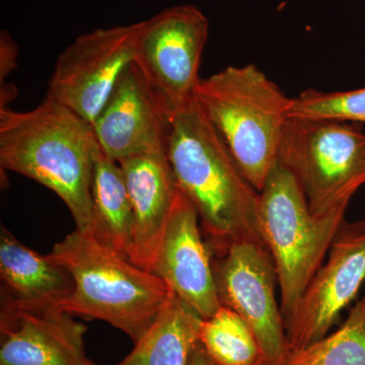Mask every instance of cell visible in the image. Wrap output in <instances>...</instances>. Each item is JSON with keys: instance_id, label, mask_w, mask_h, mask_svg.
<instances>
[{"instance_id": "obj_17", "label": "cell", "mask_w": 365, "mask_h": 365, "mask_svg": "<svg viewBox=\"0 0 365 365\" xmlns=\"http://www.w3.org/2000/svg\"><path fill=\"white\" fill-rule=\"evenodd\" d=\"M93 217L88 234L129 259L133 240V212L119 163L98 150L91 182Z\"/></svg>"}, {"instance_id": "obj_13", "label": "cell", "mask_w": 365, "mask_h": 365, "mask_svg": "<svg viewBox=\"0 0 365 365\" xmlns=\"http://www.w3.org/2000/svg\"><path fill=\"white\" fill-rule=\"evenodd\" d=\"M198 213L191 201L178 191L167 227L150 272L207 319L222 307L216 289L212 257L201 235Z\"/></svg>"}, {"instance_id": "obj_12", "label": "cell", "mask_w": 365, "mask_h": 365, "mask_svg": "<svg viewBox=\"0 0 365 365\" xmlns=\"http://www.w3.org/2000/svg\"><path fill=\"white\" fill-rule=\"evenodd\" d=\"M86 326L57 306L1 299L0 365H85Z\"/></svg>"}, {"instance_id": "obj_9", "label": "cell", "mask_w": 365, "mask_h": 365, "mask_svg": "<svg viewBox=\"0 0 365 365\" xmlns=\"http://www.w3.org/2000/svg\"><path fill=\"white\" fill-rule=\"evenodd\" d=\"M209 21L194 6L163 9L141 21L135 62L173 109L196 98Z\"/></svg>"}, {"instance_id": "obj_7", "label": "cell", "mask_w": 365, "mask_h": 365, "mask_svg": "<svg viewBox=\"0 0 365 365\" xmlns=\"http://www.w3.org/2000/svg\"><path fill=\"white\" fill-rule=\"evenodd\" d=\"M220 304L246 321L256 336L263 365H287L290 350L276 299L277 273L264 242L242 241L212 258Z\"/></svg>"}, {"instance_id": "obj_3", "label": "cell", "mask_w": 365, "mask_h": 365, "mask_svg": "<svg viewBox=\"0 0 365 365\" xmlns=\"http://www.w3.org/2000/svg\"><path fill=\"white\" fill-rule=\"evenodd\" d=\"M48 255L74 282L73 292L57 307L72 316L104 321L133 343L148 331L173 292L157 275L88 232L74 230Z\"/></svg>"}, {"instance_id": "obj_23", "label": "cell", "mask_w": 365, "mask_h": 365, "mask_svg": "<svg viewBox=\"0 0 365 365\" xmlns=\"http://www.w3.org/2000/svg\"><path fill=\"white\" fill-rule=\"evenodd\" d=\"M85 365H97L95 362L91 361L90 359H86Z\"/></svg>"}, {"instance_id": "obj_14", "label": "cell", "mask_w": 365, "mask_h": 365, "mask_svg": "<svg viewBox=\"0 0 365 365\" xmlns=\"http://www.w3.org/2000/svg\"><path fill=\"white\" fill-rule=\"evenodd\" d=\"M119 165L133 212L129 260L150 271L179 189L165 153L136 155Z\"/></svg>"}, {"instance_id": "obj_16", "label": "cell", "mask_w": 365, "mask_h": 365, "mask_svg": "<svg viewBox=\"0 0 365 365\" xmlns=\"http://www.w3.org/2000/svg\"><path fill=\"white\" fill-rule=\"evenodd\" d=\"M202 318L174 292L133 349L117 365H189Z\"/></svg>"}, {"instance_id": "obj_21", "label": "cell", "mask_w": 365, "mask_h": 365, "mask_svg": "<svg viewBox=\"0 0 365 365\" xmlns=\"http://www.w3.org/2000/svg\"><path fill=\"white\" fill-rule=\"evenodd\" d=\"M18 55V47L11 39L9 34L2 31L0 37V79H4L11 73L16 66V58Z\"/></svg>"}, {"instance_id": "obj_5", "label": "cell", "mask_w": 365, "mask_h": 365, "mask_svg": "<svg viewBox=\"0 0 365 365\" xmlns=\"http://www.w3.org/2000/svg\"><path fill=\"white\" fill-rule=\"evenodd\" d=\"M259 194V228L275 265L287 330L345 222L347 208L313 215L294 176L278 163Z\"/></svg>"}, {"instance_id": "obj_20", "label": "cell", "mask_w": 365, "mask_h": 365, "mask_svg": "<svg viewBox=\"0 0 365 365\" xmlns=\"http://www.w3.org/2000/svg\"><path fill=\"white\" fill-rule=\"evenodd\" d=\"M287 118L336 120L365 125V88L333 93L313 88L304 91L292 98Z\"/></svg>"}, {"instance_id": "obj_24", "label": "cell", "mask_w": 365, "mask_h": 365, "mask_svg": "<svg viewBox=\"0 0 365 365\" xmlns=\"http://www.w3.org/2000/svg\"><path fill=\"white\" fill-rule=\"evenodd\" d=\"M208 365H215V364H213L212 362H211L210 360H209Z\"/></svg>"}, {"instance_id": "obj_1", "label": "cell", "mask_w": 365, "mask_h": 365, "mask_svg": "<svg viewBox=\"0 0 365 365\" xmlns=\"http://www.w3.org/2000/svg\"><path fill=\"white\" fill-rule=\"evenodd\" d=\"M178 189L191 201L211 254L264 242L258 190L248 181L197 98L174 108L165 148Z\"/></svg>"}, {"instance_id": "obj_19", "label": "cell", "mask_w": 365, "mask_h": 365, "mask_svg": "<svg viewBox=\"0 0 365 365\" xmlns=\"http://www.w3.org/2000/svg\"><path fill=\"white\" fill-rule=\"evenodd\" d=\"M287 365H365V294L337 331L290 353Z\"/></svg>"}, {"instance_id": "obj_22", "label": "cell", "mask_w": 365, "mask_h": 365, "mask_svg": "<svg viewBox=\"0 0 365 365\" xmlns=\"http://www.w3.org/2000/svg\"><path fill=\"white\" fill-rule=\"evenodd\" d=\"M208 357L203 351L200 344H197L191 353L189 359V365H208Z\"/></svg>"}, {"instance_id": "obj_18", "label": "cell", "mask_w": 365, "mask_h": 365, "mask_svg": "<svg viewBox=\"0 0 365 365\" xmlns=\"http://www.w3.org/2000/svg\"><path fill=\"white\" fill-rule=\"evenodd\" d=\"M198 343L215 365H263L253 331L240 314L227 307L222 306L215 314L202 319Z\"/></svg>"}, {"instance_id": "obj_2", "label": "cell", "mask_w": 365, "mask_h": 365, "mask_svg": "<svg viewBox=\"0 0 365 365\" xmlns=\"http://www.w3.org/2000/svg\"><path fill=\"white\" fill-rule=\"evenodd\" d=\"M100 150L93 125L51 98L26 112L0 108V165L51 190L79 232H90L91 182Z\"/></svg>"}, {"instance_id": "obj_11", "label": "cell", "mask_w": 365, "mask_h": 365, "mask_svg": "<svg viewBox=\"0 0 365 365\" xmlns=\"http://www.w3.org/2000/svg\"><path fill=\"white\" fill-rule=\"evenodd\" d=\"M173 108L136 62L124 72L93 123L101 150L117 163L165 153Z\"/></svg>"}, {"instance_id": "obj_10", "label": "cell", "mask_w": 365, "mask_h": 365, "mask_svg": "<svg viewBox=\"0 0 365 365\" xmlns=\"http://www.w3.org/2000/svg\"><path fill=\"white\" fill-rule=\"evenodd\" d=\"M365 280V222L343 223L328 260L314 276L287 326L290 350L297 351L328 335Z\"/></svg>"}, {"instance_id": "obj_8", "label": "cell", "mask_w": 365, "mask_h": 365, "mask_svg": "<svg viewBox=\"0 0 365 365\" xmlns=\"http://www.w3.org/2000/svg\"><path fill=\"white\" fill-rule=\"evenodd\" d=\"M140 23L85 34L59 55L46 97L93 125L136 60Z\"/></svg>"}, {"instance_id": "obj_4", "label": "cell", "mask_w": 365, "mask_h": 365, "mask_svg": "<svg viewBox=\"0 0 365 365\" xmlns=\"http://www.w3.org/2000/svg\"><path fill=\"white\" fill-rule=\"evenodd\" d=\"M196 98L242 174L260 192L278 163L292 98L248 64L201 78Z\"/></svg>"}, {"instance_id": "obj_6", "label": "cell", "mask_w": 365, "mask_h": 365, "mask_svg": "<svg viewBox=\"0 0 365 365\" xmlns=\"http://www.w3.org/2000/svg\"><path fill=\"white\" fill-rule=\"evenodd\" d=\"M361 126L326 119L288 118L285 122L278 163L294 176L313 215L348 208L365 185Z\"/></svg>"}, {"instance_id": "obj_15", "label": "cell", "mask_w": 365, "mask_h": 365, "mask_svg": "<svg viewBox=\"0 0 365 365\" xmlns=\"http://www.w3.org/2000/svg\"><path fill=\"white\" fill-rule=\"evenodd\" d=\"M1 299L24 306H57L73 292L63 266L21 244L6 227L0 234Z\"/></svg>"}]
</instances>
